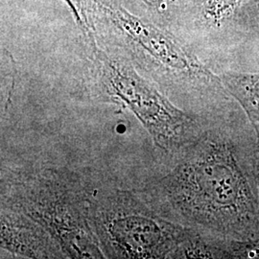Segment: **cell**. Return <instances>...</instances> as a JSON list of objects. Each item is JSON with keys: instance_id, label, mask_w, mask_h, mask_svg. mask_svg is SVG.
<instances>
[{"instance_id": "1", "label": "cell", "mask_w": 259, "mask_h": 259, "mask_svg": "<svg viewBox=\"0 0 259 259\" xmlns=\"http://www.w3.org/2000/svg\"><path fill=\"white\" fill-rule=\"evenodd\" d=\"M161 185L180 212L204 226L226 228L251 209L250 193L232 154L212 139L196 143Z\"/></svg>"}, {"instance_id": "2", "label": "cell", "mask_w": 259, "mask_h": 259, "mask_svg": "<svg viewBox=\"0 0 259 259\" xmlns=\"http://www.w3.org/2000/svg\"><path fill=\"white\" fill-rule=\"evenodd\" d=\"M89 198L74 176L47 169L11 188V207L47 231L66 257H106L89 219Z\"/></svg>"}, {"instance_id": "3", "label": "cell", "mask_w": 259, "mask_h": 259, "mask_svg": "<svg viewBox=\"0 0 259 259\" xmlns=\"http://www.w3.org/2000/svg\"><path fill=\"white\" fill-rule=\"evenodd\" d=\"M89 219L106 257H173L191 234L157 216L127 191L89 198Z\"/></svg>"}, {"instance_id": "4", "label": "cell", "mask_w": 259, "mask_h": 259, "mask_svg": "<svg viewBox=\"0 0 259 259\" xmlns=\"http://www.w3.org/2000/svg\"><path fill=\"white\" fill-rule=\"evenodd\" d=\"M88 42L92 75L100 95L132 111L159 148L173 150L185 144L194 126L189 115L139 74L127 59L102 49L95 37Z\"/></svg>"}, {"instance_id": "5", "label": "cell", "mask_w": 259, "mask_h": 259, "mask_svg": "<svg viewBox=\"0 0 259 259\" xmlns=\"http://www.w3.org/2000/svg\"><path fill=\"white\" fill-rule=\"evenodd\" d=\"M94 21L105 23L113 41L149 74L209 83L215 76L166 31L134 15L117 2L93 0Z\"/></svg>"}, {"instance_id": "6", "label": "cell", "mask_w": 259, "mask_h": 259, "mask_svg": "<svg viewBox=\"0 0 259 259\" xmlns=\"http://www.w3.org/2000/svg\"><path fill=\"white\" fill-rule=\"evenodd\" d=\"M1 247L19 257H65L60 246L40 225L14 208L2 207Z\"/></svg>"}, {"instance_id": "7", "label": "cell", "mask_w": 259, "mask_h": 259, "mask_svg": "<svg viewBox=\"0 0 259 259\" xmlns=\"http://www.w3.org/2000/svg\"><path fill=\"white\" fill-rule=\"evenodd\" d=\"M223 81L248 114L259 139V73H227Z\"/></svg>"}, {"instance_id": "8", "label": "cell", "mask_w": 259, "mask_h": 259, "mask_svg": "<svg viewBox=\"0 0 259 259\" xmlns=\"http://www.w3.org/2000/svg\"><path fill=\"white\" fill-rule=\"evenodd\" d=\"M87 39L95 37L93 0H63Z\"/></svg>"}, {"instance_id": "9", "label": "cell", "mask_w": 259, "mask_h": 259, "mask_svg": "<svg viewBox=\"0 0 259 259\" xmlns=\"http://www.w3.org/2000/svg\"><path fill=\"white\" fill-rule=\"evenodd\" d=\"M239 0H207L204 13L205 18L213 24H219L227 19Z\"/></svg>"}, {"instance_id": "10", "label": "cell", "mask_w": 259, "mask_h": 259, "mask_svg": "<svg viewBox=\"0 0 259 259\" xmlns=\"http://www.w3.org/2000/svg\"><path fill=\"white\" fill-rule=\"evenodd\" d=\"M150 9L157 13H163L168 8L170 0H141Z\"/></svg>"}, {"instance_id": "11", "label": "cell", "mask_w": 259, "mask_h": 259, "mask_svg": "<svg viewBox=\"0 0 259 259\" xmlns=\"http://www.w3.org/2000/svg\"><path fill=\"white\" fill-rule=\"evenodd\" d=\"M256 177H257V185H258L259 192V152L258 156H257V163H256Z\"/></svg>"}]
</instances>
